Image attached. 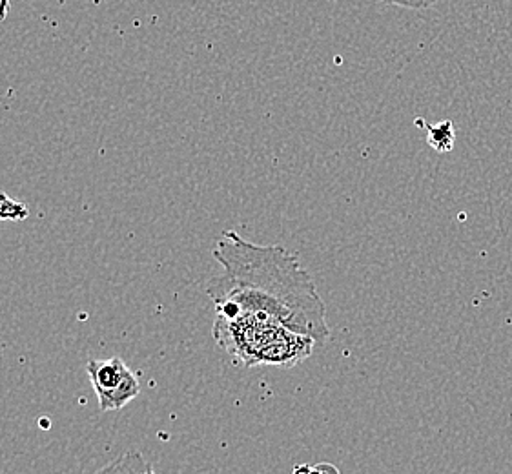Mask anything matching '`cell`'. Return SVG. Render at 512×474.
I'll list each match as a JSON object with an SVG mask.
<instances>
[{
    "instance_id": "6da1fadb",
    "label": "cell",
    "mask_w": 512,
    "mask_h": 474,
    "mask_svg": "<svg viewBox=\"0 0 512 474\" xmlns=\"http://www.w3.org/2000/svg\"><path fill=\"white\" fill-rule=\"evenodd\" d=\"M214 259L223 272L210 279L206 294L217 316L256 314L327 343V307L316 283L294 252L279 245H257L226 230L217 239Z\"/></svg>"
},
{
    "instance_id": "7a4b0ae2",
    "label": "cell",
    "mask_w": 512,
    "mask_h": 474,
    "mask_svg": "<svg viewBox=\"0 0 512 474\" xmlns=\"http://www.w3.org/2000/svg\"><path fill=\"white\" fill-rule=\"evenodd\" d=\"M212 334L217 345L232 360L248 369L296 367L297 363L308 360L318 345L310 336L256 314H216Z\"/></svg>"
},
{
    "instance_id": "3957f363",
    "label": "cell",
    "mask_w": 512,
    "mask_h": 474,
    "mask_svg": "<svg viewBox=\"0 0 512 474\" xmlns=\"http://www.w3.org/2000/svg\"><path fill=\"white\" fill-rule=\"evenodd\" d=\"M88 378L99 400L101 413L121 411L134 402L141 392L139 378L121 358L90 360L86 365Z\"/></svg>"
},
{
    "instance_id": "277c9868",
    "label": "cell",
    "mask_w": 512,
    "mask_h": 474,
    "mask_svg": "<svg viewBox=\"0 0 512 474\" xmlns=\"http://www.w3.org/2000/svg\"><path fill=\"white\" fill-rule=\"evenodd\" d=\"M454 137H456V134H454L451 121H445V123H440L429 130L427 141L434 150L445 154V152H451L452 146H454Z\"/></svg>"
},
{
    "instance_id": "5b68a950",
    "label": "cell",
    "mask_w": 512,
    "mask_h": 474,
    "mask_svg": "<svg viewBox=\"0 0 512 474\" xmlns=\"http://www.w3.org/2000/svg\"><path fill=\"white\" fill-rule=\"evenodd\" d=\"M30 217V208L21 201L0 192V221H24Z\"/></svg>"
},
{
    "instance_id": "8992f818",
    "label": "cell",
    "mask_w": 512,
    "mask_h": 474,
    "mask_svg": "<svg viewBox=\"0 0 512 474\" xmlns=\"http://www.w3.org/2000/svg\"><path fill=\"white\" fill-rule=\"evenodd\" d=\"M390 6H401V8H409V10H423V8H431L432 4H436L438 0H381Z\"/></svg>"
},
{
    "instance_id": "52a82bcc",
    "label": "cell",
    "mask_w": 512,
    "mask_h": 474,
    "mask_svg": "<svg viewBox=\"0 0 512 474\" xmlns=\"http://www.w3.org/2000/svg\"><path fill=\"white\" fill-rule=\"evenodd\" d=\"M10 13V0H0V21H4Z\"/></svg>"
}]
</instances>
